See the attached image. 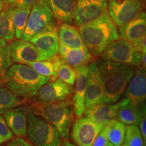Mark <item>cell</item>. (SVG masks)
<instances>
[{"mask_svg":"<svg viewBox=\"0 0 146 146\" xmlns=\"http://www.w3.org/2000/svg\"><path fill=\"white\" fill-rule=\"evenodd\" d=\"M125 98H127L132 104L140 106L143 104L146 96V74L145 68L139 66L135 74L129 81L125 91Z\"/></svg>","mask_w":146,"mask_h":146,"instance_id":"e0dca14e","label":"cell"},{"mask_svg":"<svg viewBox=\"0 0 146 146\" xmlns=\"http://www.w3.org/2000/svg\"><path fill=\"white\" fill-rule=\"evenodd\" d=\"M0 146H1V145H0Z\"/></svg>","mask_w":146,"mask_h":146,"instance_id":"bcb514c9","label":"cell"},{"mask_svg":"<svg viewBox=\"0 0 146 146\" xmlns=\"http://www.w3.org/2000/svg\"><path fill=\"white\" fill-rule=\"evenodd\" d=\"M1 9H2V1L0 0V12H1Z\"/></svg>","mask_w":146,"mask_h":146,"instance_id":"ab89813d","label":"cell"},{"mask_svg":"<svg viewBox=\"0 0 146 146\" xmlns=\"http://www.w3.org/2000/svg\"><path fill=\"white\" fill-rule=\"evenodd\" d=\"M27 135L35 146H60L61 136L54 125L33 110H29Z\"/></svg>","mask_w":146,"mask_h":146,"instance_id":"5b68a950","label":"cell"},{"mask_svg":"<svg viewBox=\"0 0 146 146\" xmlns=\"http://www.w3.org/2000/svg\"><path fill=\"white\" fill-rule=\"evenodd\" d=\"M58 36L60 43L70 48H78L85 46L79 31L70 24H60L58 27Z\"/></svg>","mask_w":146,"mask_h":146,"instance_id":"603a6c76","label":"cell"},{"mask_svg":"<svg viewBox=\"0 0 146 146\" xmlns=\"http://www.w3.org/2000/svg\"><path fill=\"white\" fill-rule=\"evenodd\" d=\"M108 143L109 141L108 140L106 131L105 127H104V129L95 139L92 146H107Z\"/></svg>","mask_w":146,"mask_h":146,"instance_id":"836d02e7","label":"cell"},{"mask_svg":"<svg viewBox=\"0 0 146 146\" xmlns=\"http://www.w3.org/2000/svg\"><path fill=\"white\" fill-rule=\"evenodd\" d=\"M58 53L65 63L73 68L89 64L93 59V56L85 46L70 48L60 43Z\"/></svg>","mask_w":146,"mask_h":146,"instance_id":"ffe728a7","label":"cell"},{"mask_svg":"<svg viewBox=\"0 0 146 146\" xmlns=\"http://www.w3.org/2000/svg\"><path fill=\"white\" fill-rule=\"evenodd\" d=\"M76 73L75 68L64 62L58 70V77L65 83L73 86L75 83Z\"/></svg>","mask_w":146,"mask_h":146,"instance_id":"f546056e","label":"cell"},{"mask_svg":"<svg viewBox=\"0 0 146 146\" xmlns=\"http://www.w3.org/2000/svg\"><path fill=\"white\" fill-rule=\"evenodd\" d=\"M107 10L108 0H77L74 23L81 27L99 18Z\"/></svg>","mask_w":146,"mask_h":146,"instance_id":"5bb4252c","label":"cell"},{"mask_svg":"<svg viewBox=\"0 0 146 146\" xmlns=\"http://www.w3.org/2000/svg\"><path fill=\"white\" fill-rule=\"evenodd\" d=\"M3 84V80H0V87Z\"/></svg>","mask_w":146,"mask_h":146,"instance_id":"60d3db41","label":"cell"},{"mask_svg":"<svg viewBox=\"0 0 146 146\" xmlns=\"http://www.w3.org/2000/svg\"><path fill=\"white\" fill-rule=\"evenodd\" d=\"M124 143L127 146H144L143 139L137 126H126Z\"/></svg>","mask_w":146,"mask_h":146,"instance_id":"f1b7e54d","label":"cell"},{"mask_svg":"<svg viewBox=\"0 0 146 146\" xmlns=\"http://www.w3.org/2000/svg\"><path fill=\"white\" fill-rule=\"evenodd\" d=\"M33 110L54 125L61 137L64 139H68L74 117L72 100H64L45 105L33 104Z\"/></svg>","mask_w":146,"mask_h":146,"instance_id":"277c9868","label":"cell"},{"mask_svg":"<svg viewBox=\"0 0 146 146\" xmlns=\"http://www.w3.org/2000/svg\"><path fill=\"white\" fill-rule=\"evenodd\" d=\"M25 102L8 88L0 87V114L9 109L19 106Z\"/></svg>","mask_w":146,"mask_h":146,"instance_id":"83f0119b","label":"cell"},{"mask_svg":"<svg viewBox=\"0 0 146 146\" xmlns=\"http://www.w3.org/2000/svg\"><path fill=\"white\" fill-rule=\"evenodd\" d=\"M29 108L17 106L3 113L7 125L17 137H25L27 132V119Z\"/></svg>","mask_w":146,"mask_h":146,"instance_id":"ac0fdd59","label":"cell"},{"mask_svg":"<svg viewBox=\"0 0 146 146\" xmlns=\"http://www.w3.org/2000/svg\"><path fill=\"white\" fill-rule=\"evenodd\" d=\"M3 143V141L2 139H1V138L0 137V144H1V143Z\"/></svg>","mask_w":146,"mask_h":146,"instance_id":"b9f144b4","label":"cell"},{"mask_svg":"<svg viewBox=\"0 0 146 146\" xmlns=\"http://www.w3.org/2000/svg\"><path fill=\"white\" fill-rule=\"evenodd\" d=\"M39 0H3V2L12 8L14 7H32Z\"/></svg>","mask_w":146,"mask_h":146,"instance_id":"d6a6232c","label":"cell"},{"mask_svg":"<svg viewBox=\"0 0 146 146\" xmlns=\"http://www.w3.org/2000/svg\"><path fill=\"white\" fill-rule=\"evenodd\" d=\"M0 37L7 42L13 41L15 37V29L11 15V8L3 1L2 9L0 12Z\"/></svg>","mask_w":146,"mask_h":146,"instance_id":"d4e9b609","label":"cell"},{"mask_svg":"<svg viewBox=\"0 0 146 146\" xmlns=\"http://www.w3.org/2000/svg\"><path fill=\"white\" fill-rule=\"evenodd\" d=\"M8 146H35L31 143L28 142L21 137L12 138L10 140Z\"/></svg>","mask_w":146,"mask_h":146,"instance_id":"e575fe53","label":"cell"},{"mask_svg":"<svg viewBox=\"0 0 146 146\" xmlns=\"http://www.w3.org/2000/svg\"><path fill=\"white\" fill-rule=\"evenodd\" d=\"M60 146H77V145H74V144H72V143H70V141L65 140V141L62 142Z\"/></svg>","mask_w":146,"mask_h":146,"instance_id":"74e56055","label":"cell"},{"mask_svg":"<svg viewBox=\"0 0 146 146\" xmlns=\"http://www.w3.org/2000/svg\"><path fill=\"white\" fill-rule=\"evenodd\" d=\"M74 68L76 70V76L74 83L75 88L74 89L72 95V102L74 105V114L78 118L83 114L85 110V98L89 64L81 66Z\"/></svg>","mask_w":146,"mask_h":146,"instance_id":"d6986e66","label":"cell"},{"mask_svg":"<svg viewBox=\"0 0 146 146\" xmlns=\"http://www.w3.org/2000/svg\"><path fill=\"white\" fill-rule=\"evenodd\" d=\"M120 146H127V145H126V144H125V143H123V144H122V145H120Z\"/></svg>","mask_w":146,"mask_h":146,"instance_id":"7bdbcfd3","label":"cell"},{"mask_svg":"<svg viewBox=\"0 0 146 146\" xmlns=\"http://www.w3.org/2000/svg\"><path fill=\"white\" fill-rule=\"evenodd\" d=\"M140 1H145V0H140Z\"/></svg>","mask_w":146,"mask_h":146,"instance_id":"f6af8a7d","label":"cell"},{"mask_svg":"<svg viewBox=\"0 0 146 146\" xmlns=\"http://www.w3.org/2000/svg\"><path fill=\"white\" fill-rule=\"evenodd\" d=\"M54 15L46 0H39L33 5L21 39L29 41L54 21Z\"/></svg>","mask_w":146,"mask_h":146,"instance_id":"52a82bcc","label":"cell"},{"mask_svg":"<svg viewBox=\"0 0 146 146\" xmlns=\"http://www.w3.org/2000/svg\"><path fill=\"white\" fill-rule=\"evenodd\" d=\"M118 35L133 45L138 52L146 51V17L142 11L135 18L118 28Z\"/></svg>","mask_w":146,"mask_h":146,"instance_id":"30bf717a","label":"cell"},{"mask_svg":"<svg viewBox=\"0 0 146 146\" xmlns=\"http://www.w3.org/2000/svg\"><path fill=\"white\" fill-rule=\"evenodd\" d=\"M101 58L135 68H139L141 66L140 52L129 42L120 37L112 42L105 49L101 54Z\"/></svg>","mask_w":146,"mask_h":146,"instance_id":"8992f818","label":"cell"},{"mask_svg":"<svg viewBox=\"0 0 146 146\" xmlns=\"http://www.w3.org/2000/svg\"><path fill=\"white\" fill-rule=\"evenodd\" d=\"M108 140L113 146H120L124 143L126 126L116 119H112L105 126Z\"/></svg>","mask_w":146,"mask_h":146,"instance_id":"484cf974","label":"cell"},{"mask_svg":"<svg viewBox=\"0 0 146 146\" xmlns=\"http://www.w3.org/2000/svg\"><path fill=\"white\" fill-rule=\"evenodd\" d=\"M107 146H113V145H112V144H111V143H108V145Z\"/></svg>","mask_w":146,"mask_h":146,"instance_id":"ee69618b","label":"cell"},{"mask_svg":"<svg viewBox=\"0 0 146 146\" xmlns=\"http://www.w3.org/2000/svg\"><path fill=\"white\" fill-rule=\"evenodd\" d=\"M128 101L129 100L124 97L123 100L114 104H104L85 108L83 114L97 123L105 127L110 120L116 118L118 109Z\"/></svg>","mask_w":146,"mask_h":146,"instance_id":"2e32d148","label":"cell"},{"mask_svg":"<svg viewBox=\"0 0 146 146\" xmlns=\"http://www.w3.org/2000/svg\"><path fill=\"white\" fill-rule=\"evenodd\" d=\"M140 127V132L142 135V137L144 139V143H145L146 140V119H145V115L142 118V119L140 122L139 125Z\"/></svg>","mask_w":146,"mask_h":146,"instance_id":"d590c367","label":"cell"},{"mask_svg":"<svg viewBox=\"0 0 146 146\" xmlns=\"http://www.w3.org/2000/svg\"><path fill=\"white\" fill-rule=\"evenodd\" d=\"M50 79L49 76L41 75L28 65L15 64L9 68L3 82L16 96L23 100H29Z\"/></svg>","mask_w":146,"mask_h":146,"instance_id":"3957f363","label":"cell"},{"mask_svg":"<svg viewBox=\"0 0 146 146\" xmlns=\"http://www.w3.org/2000/svg\"><path fill=\"white\" fill-rule=\"evenodd\" d=\"M84 45L93 57H99L112 42L119 38L116 27L108 12L78 27Z\"/></svg>","mask_w":146,"mask_h":146,"instance_id":"6da1fadb","label":"cell"},{"mask_svg":"<svg viewBox=\"0 0 146 146\" xmlns=\"http://www.w3.org/2000/svg\"><path fill=\"white\" fill-rule=\"evenodd\" d=\"M31 8L32 7H10L11 15L15 29V37L17 39H21Z\"/></svg>","mask_w":146,"mask_h":146,"instance_id":"4316f807","label":"cell"},{"mask_svg":"<svg viewBox=\"0 0 146 146\" xmlns=\"http://www.w3.org/2000/svg\"><path fill=\"white\" fill-rule=\"evenodd\" d=\"M97 65L103 83L106 104L116 103L125 93L128 84L135 74V68L102 59Z\"/></svg>","mask_w":146,"mask_h":146,"instance_id":"7a4b0ae2","label":"cell"},{"mask_svg":"<svg viewBox=\"0 0 146 146\" xmlns=\"http://www.w3.org/2000/svg\"><path fill=\"white\" fill-rule=\"evenodd\" d=\"M8 45V42L5 41L4 39H3L1 37H0V48H1V47H4L5 46H7Z\"/></svg>","mask_w":146,"mask_h":146,"instance_id":"f35d334b","label":"cell"},{"mask_svg":"<svg viewBox=\"0 0 146 146\" xmlns=\"http://www.w3.org/2000/svg\"><path fill=\"white\" fill-rule=\"evenodd\" d=\"M64 62V61L60 56L56 55L52 60L31 62L27 63L26 65L32 67L41 75L50 77V81H54L58 78V68Z\"/></svg>","mask_w":146,"mask_h":146,"instance_id":"cb8c5ba5","label":"cell"},{"mask_svg":"<svg viewBox=\"0 0 146 146\" xmlns=\"http://www.w3.org/2000/svg\"><path fill=\"white\" fill-rule=\"evenodd\" d=\"M103 126L87 116H80L73 124L71 137L76 145L92 146Z\"/></svg>","mask_w":146,"mask_h":146,"instance_id":"7c38bea8","label":"cell"},{"mask_svg":"<svg viewBox=\"0 0 146 146\" xmlns=\"http://www.w3.org/2000/svg\"><path fill=\"white\" fill-rule=\"evenodd\" d=\"M145 115V105L142 106L141 105L134 106L129 100L127 103L120 107L115 119L118 120L125 125L138 126Z\"/></svg>","mask_w":146,"mask_h":146,"instance_id":"7402d4cb","label":"cell"},{"mask_svg":"<svg viewBox=\"0 0 146 146\" xmlns=\"http://www.w3.org/2000/svg\"><path fill=\"white\" fill-rule=\"evenodd\" d=\"M0 137L3 142L9 141L12 138H14L13 133L7 125L4 118L1 115H0Z\"/></svg>","mask_w":146,"mask_h":146,"instance_id":"1f68e13d","label":"cell"},{"mask_svg":"<svg viewBox=\"0 0 146 146\" xmlns=\"http://www.w3.org/2000/svg\"><path fill=\"white\" fill-rule=\"evenodd\" d=\"M74 88L70 85L56 78L43 85L32 98L33 104L45 105L64 100H70Z\"/></svg>","mask_w":146,"mask_h":146,"instance_id":"9c48e42d","label":"cell"},{"mask_svg":"<svg viewBox=\"0 0 146 146\" xmlns=\"http://www.w3.org/2000/svg\"><path fill=\"white\" fill-rule=\"evenodd\" d=\"M141 54V66L145 68L146 67V51L140 52Z\"/></svg>","mask_w":146,"mask_h":146,"instance_id":"8d00e7d4","label":"cell"},{"mask_svg":"<svg viewBox=\"0 0 146 146\" xmlns=\"http://www.w3.org/2000/svg\"><path fill=\"white\" fill-rule=\"evenodd\" d=\"M10 58L12 62L21 64L35 61L49 60L29 41L16 39L11 43Z\"/></svg>","mask_w":146,"mask_h":146,"instance_id":"9a60e30c","label":"cell"},{"mask_svg":"<svg viewBox=\"0 0 146 146\" xmlns=\"http://www.w3.org/2000/svg\"><path fill=\"white\" fill-rule=\"evenodd\" d=\"M53 15L64 23H74L77 0H46Z\"/></svg>","mask_w":146,"mask_h":146,"instance_id":"44dd1931","label":"cell"},{"mask_svg":"<svg viewBox=\"0 0 146 146\" xmlns=\"http://www.w3.org/2000/svg\"><path fill=\"white\" fill-rule=\"evenodd\" d=\"M44 56L52 60L59 50L58 27L53 21L44 30L33 36L29 40Z\"/></svg>","mask_w":146,"mask_h":146,"instance_id":"4fadbf2b","label":"cell"},{"mask_svg":"<svg viewBox=\"0 0 146 146\" xmlns=\"http://www.w3.org/2000/svg\"><path fill=\"white\" fill-rule=\"evenodd\" d=\"M12 63L10 58V45L0 48V80H3Z\"/></svg>","mask_w":146,"mask_h":146,"instance_id":"4dcf8cb0","label":"cell"},{"mask_svg":"<svg viewBox=\"0 0 146 146\" xmlns=\"http://www.w3.org/2000/svg\"><path fill=\"white\" fill-rule=\"evenodd\" d=\"M108 13L116 28L127 23L143 11L140 0H108Z\"/></svg>","mask_w":146,"mask_h":146,"instance_id":"ba28073f","label":"cell"},{"mask_svg":"<svg viewBox=\"0 0 146 146\" xmlns=\"http://www.w3.org/2000/svg\"><path fill=\"white\" fill-rule=\"evenodd\" d=\"M106 104V95L101 76L96 62L89 64L86 91L85 98V109L95 106Z\"/></svg>","mask_w":146,"mask_h":146,"instance_id":"8fae6325","label":"cell"}]
</instances>
